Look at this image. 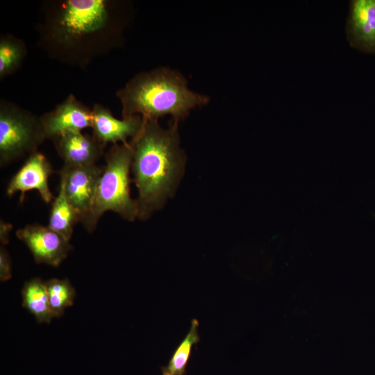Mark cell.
Returning <instances> with one entry per match:
<instances>
[{
  "label": "cell",
  "instance_id": "ba28073f",
  "mask_svg": "<svg viewBox=\"0 0 375 375\" xmlns=\"http://www.w3.org/2000/svg\"><path fill=\"white\" fill-rule=\"evenodd\" d=\"M40 121L46 140H52L68 132L91 128L92 108L69 94L53 110L41 115Z\"/></svg>",
  "mask_w": 375,
  "mask_h": 375
},
{
  "label": "cell",
  "instance_id": "e0dca14e",
  "mask_svg": "<svg viewBox=\"0 0 375 375\" xmlns=\"http://www.w3.org/2000/svg\"><path fill=\"white\" fill-rule=\"evenodd\" d=\"M45 283L51 310L59 317L73 304L76 291L67 279L52 278Z\"/></svg>",
  "mask_w": 375,
  "mask_h": 375
},
{
  "label": "cell",
  "instance_id": "9a60e30c",
  "mask_svg": "<svg viewBox=\"0 0 375 375\" xmlns=\"http://www.w3.org/2000/svg\"><path fill=\"white\" fill-rule=\"evenodd\" d=\"M28 51L26 43L10 34L0 37V79L17 72L23 64Z\"/></svg>",
  "mask_w": 375,
  "mask_h": 375
},
{
  "label": "cell",
  "instance_id": "4fadbf2b",
  "mask_svg": "<svg viewBox=\"0 0 375 375\" xmlns=\"http://www.w3.org/2000/svg\"><path fill=\"white\" fill-rule=\"evenodd\" d=\"M22 304L38 323H50L55 317L51 310L46 283L34 278L24 285L22 290Z\"/></svg>",
  "mask_w": 375,
  "mask_h": 375
},
{
  "label": "cell",
  "instance_id": "ac0fdd59",
  "mask_svg": "<svg viewBox=\"0 0 375 375\" xmlns=\"http://www.w3.org/2000/svg\"><path fill=\"white\" fill-rule=\"evenodd\" d=\"M10 256L3 247L0 249V279L1 282L9 280L12 276Z\"/></svg>",
  "mask_w": 375,
  "mask_h": 375
},
{
  "label": "cell",
  "instance_id": "5bb4252c",
  "mask_svg": "<svg viewBox=\"0 0 375 375\" xmlns=\"http://www.w3.org/2000/svg\"><path fill=\"white\" fill-rule=\"evenodd\" d=\"M76 223H78L76 215L60 182L58 194L51 203L48 226L69 241Z\"/></svg>",
  "mask_w": 375,
  "mask_h": 375
},
{
  "label": "cell",
  "instance_id": "8fae6325",
  "mask_svg": "<svg viewBox=\"0 0 375 375\" xmlns=\"http://www.w3.org/2000/svg\"><path fill=\"white\" fill-rule=\"evenodd\" d=\"M351 47L375 54V0H351L346 24Z\"/></svg>",
  "mask_w": 375,
  "mask_h": 375
},
{
  "label": "cell",
  "instance_id": "9c48e42d",
  "mask_svg": "<svg viewBox=\"0 0 375 375\" xmlns=\"http://www.w3.org/2000/svg\"><path fill=\"white\" fill-rule=\"evenodd\" d=\"M53 173V169L48 159L36 151L26 158L23 165L11 178L7 185L6 194L11 196L20 192L22 202L26 192L35 190L44 202L50 203L54 199L49 185V178Z\"/></svg>",
  "mask_w": 375,
  "mask_h": 375
},
{
  "label": "cell",
  "instance_id": "6da1fadb",
  "mask_svg": "<svg viewBox=\"0 0 375 375\" xmlns=\"http://www.w3.org/2000/svg\"><path fill=\"white\" fill-rule=\"evenodd\" d=\"M38 46L52 59L85 68L119 47L127 7L117 0H51L42 3Z\"/></svg>",
  "mask_w": 375,
  "mask_h": 375
},
{
  "label": "cell",
  "instance_id": "d6986e66",
  "mask_svg": "<svg viewBox=\"0 0 375 375\" xmlns=\"http://www.w3.org/2000/svg\"><path fill=\"white\" fill-rule=\"evenodd\" d=\"M12 226L10 224L5 223L2 220L0 224V240L1 243L3 244L8 242L9 233Z\"/></svg>",
  "mask_w": 375,
  "mask_h": 375
},
{
  "label": "cell",
  "instance_id": "30bf717a",
  "mask_svg": "<svg viewBox=\"0 0 375 375\" xmlns=\"http://www.w3.org/2000/svg\"><path fill=\"white\" fill-rule=\"evenodd\" d=\"M58 155L65 166L71 167L97 165L104 156L106 146L99 142L93 135L81 131L64 133L52 140Z\"/></svg>",
  "mask_w": 375,
  "mask_h": 375
},
{
  "label": "cell",
  "instance_id": "52a82bcc",
  "mask_svg": "<svg viewBox=\"0 0 375 375\" xmlns=\"http://www.w3.org/2000/svg\"><path fill=\"white\" fill-rule=\"evenodd\" d=\"M16 235L27 246L38 264L57 267L72 249L69 241L49 226L27 224L18 229Z\"/></svg>",
  "mask_w": 375,
  "mask_h": 375
},
{
  "label": "cell",
  "instance_id": "7a4b0ae2",
  "mask_svg": "<svg viewBox=\"0 0 375 375\" xmlns=\"http://www.w3.org/2000/svg\"><path fill=\"white\" fill-rule=\"evenodd\" d=\"M142 118L140 131L129 143L133 181L138 191V217L144 220L174 192L185 158L179 147L178 122L172 121L163 128L158 119Z\"/></svg>",
  "mask_w": 375,
  "mask_h": 375
},
{
  "label": "cell",
  "instance_id": "2e32d148",
  "mask_svg": "<svg viewBox=\"0 0 375 375\" xmlns=\"http://www.w3.org/2000/svg\"><path fill=\"white\" fill-rule=\"evenodd\" d=\"M199 322L193 319L188 334L176 349L166 369L172 375H184L192 353V347L199 342Z\"/></svg>",
  "mask_w": 375,
  "mask_h": 375
},
{
  "label": "cell",
  "instance_id": "277c9868",
  "mask_svg": "<svg viewBox=\"0 0 375 375\" xmlns=\"http://www.w3.org/2000/svg\"><path fill=\"white\" fill-rule=\"evenodd\" d=\"M105 165L100 176L92 219L96 228L100 217L107 211L117 213L127 221L138 217L136 200L130 195V170L133 149L129 142L112 144L105 153Z\"/></svg>",
  "mask_w": 375,
  "mask_h": 375
},
{
  "label": "cell",
  "instance_id": "7c38bea8",
  "mask_svg": "<svg viewBox=\"0 0 375 375\" xmlns=\"http://www.w3.org/2000/svg\"><path fill=\"white\" fill-rule=\"evenodd\" d=\"M92 113V135L105 146L108 143H127L128 138L132 139L138 133L143 123L140 115L119 119L112 115L108 108L99 103L93 106Z\"/></svg>",
  "mask_w": 375,
  "mask_h": 375
},
{
  "label": "cell",
  "instance_id": "8992f818",
  "mask_svg": "<svg viewBox=\"0 0 375 375\" xmlns=\"http://www.w3.org/2000/svg\"><path fill=\"white\" fill-rule=\"evenodd\" d=\"M103 167L97 165L71 167L63 165L58 172L67 199L72 206L78 222L87 231L95 229L92 219V208L98 182Z\"/></svg>",
  "mask_w": 375,
  "mask_h": 375
},
{
  "label": "cell",
  "instance_id": "3957f363",
  "mask_svg": "<svg viewBox=\"0 0 375 375\" xmlns=\"http://www.w3.org/2000/svg\"><path fill=\"white\" fill-rule=\"evenodd\" d=\"M123 119L140 115L158 119L171 115L172 121L185 119L194 108L206 105L208 96L188 87V80L178 71L158 67L135 75L118 90Z\"/></svg>",
  "mask_w": 375,
  "mask_h": 375
},
{
  "label": "cell",
  "instance_id": "5b68a950",
  "mask_svg": "<svg viewBox=\"0 0 375 375\" xmlns=\"http://www.w3.org/2000/svg\"><path fill=\"white\" fill-rule=\"evenodd\" d=\"M45 140L40 117L15 103L1 98V167L38 151V147Z\"/></svg>",
  "mask_w": 375,
  "mask_h": 375
},
{
  "label": "cell",
  "instance_id": "ffe728a7",
  "mask_svg": "<svg viewBox=\"0 0 375 375\" xmlns=\"http://www.w3.org/2000/svg\"><path fill=\"white\" fill-rule=\"evenodd\" d=\"M162 375H172L167 369L165 367H162Z\"/></svg>",
  "mask_w": 375,
  "mask_h": 375
}]
</instances>
